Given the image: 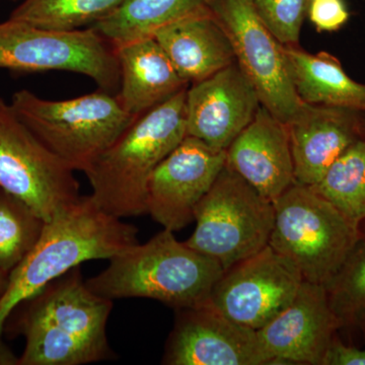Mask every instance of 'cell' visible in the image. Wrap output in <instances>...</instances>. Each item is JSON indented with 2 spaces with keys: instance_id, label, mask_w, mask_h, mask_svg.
<instances>
[{
  "instance_id": "cell-19",
  "label": "cell",
  "mask_w": 365,
  "mask_h": 365,
  "mask_svg": "<svg viewBox=\"0 0 365 365\" xmlns=\"http://www.w3.org/2000/svg\"><path fill=\"white\" fill-rule=\"evenodd\" d=\"M114 49L120 71L117 97L131 116H141L188 88L155 38Z\"/></svg>"
},
{
  "instance_id": "cell-25",
  "label": "cell",
  "mask_w": 365,
  "mask_h": 365,
  "mask_svg": "<svg viewBox=\"0 0 365 365\" xmlns=\"http://www.w3.org/2000/svg\"><path fill=\"white\" fill-rule=\"evenodd\" d=\"M329 304L342 329L365 331V237L325 285Z\"/></svg>"
},
{
  "instance_id": "cell-18",
  "label": "cell",
  "mask_w": 365,
  "mask_h": 365,
  "mask_svg": "<svg viewBox=\"0 0 365 365\" xmlns=\"http://www.w3.org/2000/svg\"><path fill=\"white\" fill-rule=\"evenodd\" d=\"M153 38L188 85L235 62L232 42L209 7L160 29Z\"/></svg>"
},
{
  "instance_id": "cell-32",
  "label": "cell",
  "mask_w": 365,
  "mask_h": 365,
  "mask_svg": "<svg viewBox=\"0 0 365 365\" xmlns=\"http://www.w3.org/2000/svg\"><path fill=\"white\" fill-rule=\"evenodd\" d=\"M0 1H2V0H0ZM9 1H19V0H9Z\"/></svg>"
},
{
  "instance_id": "cell-24",
  "label": "cell",
  "mask_w": 365,
  "mask_h": 365,
  "mask_svg": "<svg viewBox=\"0 0 365 365\" xmlns=\"http://www.w3.org/2000/svg\"><path fill=\"white\" fill-rule=\"evenodd\" d=\"M45 220L20 199L0 189V269L11 274L39 241Z\"/></svg>"
},
{
  "instance_id": "cell-23",
  "label": "cell",
  "mask_w": 365,
  "mask_h": 365,
  "mask_svg": "<svg viewBox=\"0 0 365 365\" xmlns=\"http://www.w3.org/2000/svg\"><path fill=\"white\" fill-rule=\"evenodd\" d=\"M124 0H23L9 19L57 31L93 26Z\"/></svg>"
},
{
  "instance_id": "cell-6",
  "label": "cell",
  "mask_w": 365,
  "mask_h": 365,
  "mask_svg": "<svg viewBox=\"0 0 365 365\" xmlns=\"http://www.w3.org/2000/svg\"><path fill=\"white\" fill-rule=\"evenodd\" d=\"M269 246L287 257L304 281L325 287L364 235L311 187L295 182L273 202Z\"/></svg>"
},
{
  "instance_id": "cell-22",
  "label": "cell",
  "mask_w": 365,
  "mask_h": 365,
  "mask_svg": "<svg viewBox=\"0 0 365 365\" xmlns=\"http://www.w3.org/2000/svg\"><path fill=\"white\" fill-rule=\"evenodd\" d=\"M311 188L361 227L365 222V137L345 150Z\"/></svg>"
},
{
  "instance_id": "cell-15",
  "label": "cell",
  "mask_w": 365,
  "mask_h": 365,
  "mask_svg": "<svg viewBox=\"0 0 365 365\" xmlns=\"http://www.w3.org/2000/svg\"><path fill=\"white\" fill-rule=\"evenodd\" d=\"M339 330L326 287L304 281L292 304L257 334L269 364L322 365Z\"/></svg>"
},
{
  "instance_id": "cell-26",
  "label": "cell",
  "mask_w": 365,
  "mask_h": 365,
  "mask_svg": "<svg viewBox=\"0 0 365 365\" xmlns=\"http://www.w3.org/2000/svg\"><path fill=\"white\" fill-rule=\"evenodd\" d=\"M257 11L282 45H299L309 0H254Z\"/></svg>"
},
{
  "instance_id": "cell-2",
  "label": "cell",
  "mask_w": 365,
  "mask_h": 365,
  "mask_svg": "<svg viewBox=\"0 0 365 365\" xmlns=\"http://www.w3.org/2000/svg\"><path fill=\"white\" fill-rule=\"evenodd\" d=\"M138 228L105 212L91 195L45 223L39 241L11 271L0 299V337L14 309L86 261L108 259L139 244Z\"/></svg>"
},
{
  "instance_id": "cell-10",
  "label": "cell",
  "mask_w": 365,
  "mask_h": 365,
  "mask_svg": "<svg viewBox=\"0 0 365 365\" xmlns=\"http://www.w3.org/2000/svg\"><path fill=\"white\" fill-rule=\"evenodd\" d=\"M208 7L227 32L235 61L262 106L287 124L304 102L288 73L283 45L262 21L254 0H209Z\"/></svg>"
},
{
  "instance_id": "cell-8",
  "label": "cell",
  "mask_w": 365,
  "mask_h": 365,
  "mask_svg": "<svg viewBox=\"0 0 365 365\" xmlns=\"http://www.w3.org/2000/svg\"><path fill=\"white\" fill-rule=\"evenodd\" d=\"M0 68L73 72L88 76L110 93L120 85L115 49L91 26L49 30L9 19L0 23Z\"/></svg>"
},
{
  "instance_id": "cell-34",
  "label": "cell",
  "mask_w": 365,
  "mask_h": 365,
  "mask_svg": "<svg viewBox=\"0 0 365 365\" xmlns=\"http://www.w3.org/2000/svg\"><path fill=\"white\" fill-rule=\"evenodd\" d=\"M364 334H365V331H364Z\"/></svg>"
},
{
  "instance_id": "cell-5",
  "label": "cell",
  "mask_w": 365,
  "mask_h": 365,
  "mask_svg": "<svg viewBox=\"0 0 365 365\" xmlns=\"http://www.w3.org/2000/svg\"><path fill=\"white\" fill-rule=\"evenodd\" d=\"M11 105L34 135L74 172L85 173L137 118L124 109L117 95L101 88L62 101L21 90Z\"/></svg>"
},
{
  "instance_id": "cell-33",
  "label": "cell",
  "mask_w": 365,
  "mask_h": 365,
  "mask_svg": "<svg viewBox=\"0 0 365 365\" xmlns=\"http://www.w3.org/2000/svg\"><path fill=\"white\" fill-rule=\"evenodd\" d=\"M309 1H312V0H309Z\"/></svg>"
},
{
  "instance_id": "cell-9",
  "label": "cell",
  "mask_w": 365,
  "mask_h": 365,
  "mask_svg": "<svg viewBox=\"0 0 365 365\" xmlns=\"http://www.w3.org/2000/svg\"><path fill=\"white\" fill-rule=\"evenodd\" d=\"M0 189L30 206L46 222L81 198L74 170L41 143L1 98Z\"/></svg>"
},
{
  "instance_id": "cell-12",
  "label": "cell",
  "mask_w": 365,
  "mask_h": 365,
  "mask_svg": "<svg viewBox=\"0 0 365 365\" xmlns=\"http://www.w3.org/2000/svg\"><path fill=\"white\" fill-rule=\"evenodd\" d=\"M227 163V153L195 137L181 143L151 173L146 184V215L177 232L194 222L197 205Z\"/></svg>"
},
{
  "instance_id": "cell-4",
  "label": "cell",
  "mask_w": 365,
  "mask_h": 365,
  "mask_svg": "<svg viewBox=\"0 0 365 365\" xmlns=\"http://www.w3.org/2000/svg\"><path fill=\"white\" fill-rule=\"evenodd\" d=\"M223 271L218 262L163 228L145 244L112 258L104 271L86 281L91 292L108 299L143 297L178 311L207 302Z\"/></svg>"
},
{
  "instance_id": "cell-7",
  "label": "cell",
  "mask_w": 365,
  "mask_h": 365,
  "mask_svg": "<svg viewBox=\"0 0 365 365\" xmlns=\"http://www.w3.org/2000/svg\"><path fill=\"white\" fill-rule=\"evenodd\" d=\"M275 208L225 163L195 210L196 228L186 244L223 270L269 245Z\"/></svg>"
},
{
  "instance_id": "cell-30",
  "label": "cell",
  "mask_w": 365,
  "mask_h": 365,
  "mask_svg": "<svg viewBox=\"0 0 365 365\" xmlns=\"http://www.w3.org/2000/svg\"><path fill=\"white\" fill-rule=\"evenodd\" d=\"M9 274L4 272V271L0 269V299H1L2 295L6 292L7 284H9Z\"/></svg>"
},
{
  "instance_id": "cell-20",
  "label": "cell",
  "mask_w": 365,
  "mask_h": 365,
  "mask_svg": "<svg viewBox=\"0 0 365 365\" xmlns=\"http://www.w3.org/2000/svg\"><path fill=\"white\" fill-rule=\"evenodd\" d=\"M283 53L302 102L365 113V85L353 81L335 56L327 52L311 54L299 45H283Z\"/></svg>"
},
{
  "instance_id": "cell-29",
  "label": "cell",
  "mask_w": 365,
  "mask_h": 365,
  "mask_svg": "<svg viewBox=\"0 0 365 365\" xmlns=\"http://www.w3.org/2000/svg\"><path fill=\"white\" fill-rule=\"evenodd\" d=\"M19 364H20V357H16L0 337V365Z\"/></svg>"
},
{
  "instance_id": "cell-1",
  "label": "cell",
  "mask_w": 365,
  "mask_h": 365,
  "mask_svg": "<svg viewBox=\"0 0 365 365\" xmlns=\"http://www.w3.org/2000/svg\"><path fill=\"white\" fill-rule=\"evenodd\" d=\"M20 306L16 330L25 336L26 347L19 365H81L112 359L107 323L113 300L91 292L81 266Z\"/></svg>"
},
{
  "instance_id": "cell-14",
  "label": "cell",
  "mask_w": 365,
  "mask_h": 365,
  "mask_svg": "<svg viewBox=\"0 0 365 365\" xmlns=\"http://www.w3.org/2000/svg\"><path fill=\"white\" fill-rule=\"evenodd\" d=\"M261 105L253 83L235 61L187 88V135L227 151Z\"/></svg>"
},
{
  "instance_id": "cell-21",
  "label": "cell",
  "mask_w": 365,
  "mask_h": 365,
  "mask_svg": "<svg viewBox=\"0 0 365 365\" xmlns=\"http://www.w3.org/2000/svg\"><path fill=\"white\" fill-rule=\"evenodd\" d=\"M209 0H124L91 28L113 48L153 38L170 24L207 9Z\"/></svg>"
},
{
  "instance_id": "cell-11",
  "label": "cell",
  "mask_w": 365,
  "mask_h": 365,
  "mask_svg": "<svg viewBox=\"0 0 365 365\" xmlns=\"http://www.w3.org/2000/svg\"><path fill=\"white\" fill-rule=\"evenodd\" d=\"M302 282L297 266L268 245L223 271L207 302L235 323L258 331L292 304Z\"/></svg>"
},
{
  "instance_id": "cell-27",
  "label": "cell",
  "mask_w": 365,
  "mask_h": 365,
  "mask_svg": "<svg viewBox=\"0 0 365 365\" xmlns=\"http://www.w3.org/2000/svg\"><path fill=\"white\" fill-rule=\"evenodd\" d=\"M307 14L319 32H336L350 18L344 0H312Z\"/></svg>"
},
{
  "instance_id": "cell-17",
  "label": "cell",
  "mask_w": 365,
  "mask_h": 365,
  "mask_svg": "<svg viewBox=\"0 0 365 365\" xmlns=\"http://www.w3.org/2000/svg\"><path fill=\"white\" fill-rule=\"evenodd\" d=\"M225 153L227 167L272 202L295 182L287 124L264 106Z\"/></svg>"
},
{
  "instance_id": "cell-28",
  "label": "cell",
  "mask_w": 365,
  "mask_h": 365,
  "mask_svg": "<svg viewBox=\"0 0 365 365\" xmlns=\"http://www.w3.org/2000/svg\"><path fill=\"white\" fill-rule=\"evenodd\" d=\"M322 365H365V349L346 345L336 336L327 350Z\"/></svg>"
},
{
  "instance_id": "cell-31",
  "label": "cell",
  "mask_w": 365,
  "mask_h": 365,
  "mask_svg": "<svg viewBox=\"0 0 365 365\" xmlns=\"http://www.w3.org/2000/svg\"><path fill=\"white\" fill-rule=\"evenodd\" d=\"M360 230H361V234L364 235V237H365V222L360 227Z\"/></svg>"
},
{
  "instance_id": "cell-3",
  "label": "cell",
  "mask_w": 365,
  "mask_h": 365,
  "mask_svg": "<svg viewBox=\"0 0 365 365\" xmlns=\"http://www.w3.org/2000/svg\"><path fill=\"white\" fill-rule=\"evenodd\" d=\"M186 91L137 117L83 173L105 212L121 220L146 215L151 173L187 136Z\"/></svg>"
},
{
  "instance_id": "cell-13",
  "label": "cell",
  "mask_w": 365,
  "mask_h": 365,
  "mask_svg": "<svg viewBox=\"0 0 365 365\" xmlns=\"http://www.w3.org/2000/svg\"><path fill=\"white\" fill-rule=\"evenodd\" d=\"M163 364L264 365L269 359L257 331L235 323L205 302L178 309Z\"/></svg>"
},
{
  "instance_id": "cell-16",
  "label": "cell",
  "mask_w": 365,
  "mask_h": 365,
  "mask_svg": "<svg viewBox=\"0 0 365 365\" xmlns=\"http://www.w3.org/2000/svg\"><path fill=\"white\" fill-rule=\"evenodd\" d=\"M295 182L316 185L353 143L365 137V113L302 103L287 123Z\"/></svg>"
}]
</instances>
